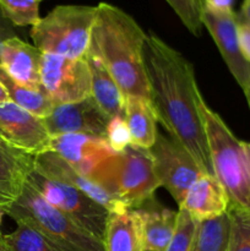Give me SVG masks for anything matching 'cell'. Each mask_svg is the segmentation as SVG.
<instances>
[{
  "label": "cell",
  "mask_w": 250,
  "mask_h": 251,
  "mask_svg": "<svg viewBox=\"0 0 250 251\" xmlns=\"http://www.w3.org/2000/svg\"><path fill=\"white\" fill-rule=\"evenodd\" d=\"M213 176L225 188L230 207L250 212V142L238 139L222 118L199 100Z\"/></svg>",
  "instance_id": "3"
},
{
  "label": "cell",
  "mask_w": 250,
  "mask_h": 251,
  "mask_svg": "<svg viewBox=\"0 0 250 251\" xmlns=\"http://www.w3.org/2000/svg\"><path fill=\"white\" fill-rule=\"evenodd\" d=\"M180 19L184 26L193 34L199 36L202 28L199 0H166Z\"/></svg>",
  "instance_id": "28"
},
{
  "label": "cell",
  "mask_w": 250,
  "mask_h": 251,
  "mask_svg": "<svg viewBox=\"0 0 250 251\" xmlns=\"http://www.w3.org/2000/svg\"><path fill=\"white\" fill-rule=\"evenodd\" d=\"M41 60V50L17 36L2 42L0 68L12 81L24 87L42 91Z\"/></svg>",
  "instance_id": "15"
},
{
  "label": "cell",
  "mask_w": 250,
  "mask_h": 251,
  "mask_svg": "<svg viewBox=\"0 0 250 251\" xmlns=\"http://www.w3.org/2000/svg\"><path fill=\"white\" fill-rule=\"evenodd\" d=\"M33 167L44 176L77 189L78 191L100 203L108 212H115V211L126 208L120 201L113 198L95 179L78 172L54 152L48 151L34 157Z\"/></svg>",
  "instance_id": "13"
},
{
  "label": "cell",
  "mask_w": 250,
  "mask_h": 251,
  "mask_svg": "<svg viewBox=\"0 0 250 251\" xmlns=\"http://www.w3.org/2000/svg\"><path fill=\"white\" fill-rule=\"evenodd\" d=\"M200 1L217 11H234L233 10L234 0H200Z\"/></svg>",
  "instance_id": "31"
},
{
  "label": "cell",
  "mask_w": 250,
  "mask_h": 251,
  "mask_svg": "<svg viewBox=\"0 0 250 251\" xmlns=\"http://www.w3.org/2000/svg\"><path fill=\"white\" fill-rule=\"evenodd\" d=\"M6 100H10L9 93H7V91L5 90L4 85H2V83L0 82V103H1V102H6Z\"/></svg>",
  "instance_id": "34"
},
{
  "label": "cell",
  "mask_w": 250,
  "mask_h": 251,
  "mask_svg": "<svg viewBox=\"0 0 250 251\" xmlns=\"http://www.w3.org/2000/svg\"><path fill=\"white\" fill-rule=\"evenodd\" d=\"M0 137L32 157L48 152L51 139L42 118L11 100L0 103Z\"/></svg>",
  "instance_id": "11"
},
{
  "label": "cell",
  "mask_w": 250,
  "mask_h": 251,
  "mask_svg": "<svg viewBox=\"0 0 250 251\" xmlns=\"http://www.w3.org/2000/svg\"><path fill=\"white\" fill-rule=\"evenodd\" d=\"M144 63L150 100L157 120L168 135L191 154L203 174H212L203 120L199 110L202 97L190 61L157 34L149 33Z\"/></svg>",
  "instance_id": "1"
},
{
  "label": "cell",
  "mask_w": 250,
  "mask_h": 251,
  "mask_svg": "<svg viewBox=\"0 0 250 251\" xmlns=\"http://www.w3.org/2000/svg\"><path fill=\"white\" fill-rule=\"evenodd\" d=\"M229 213L213 220L199 222L193 251H228Z\"/></svg>",
  "instance_id": "23"
},
{
  "label": "cell",
  "mask_w": 250,
  "mask_h": 251,
  "mask_svg": "<svg viewBox=\"0 0 250 251\" xmlns=\"http://www.w3.org/2000/svg\"><path fill=\"white\" fill-rule=\"evenodd\" d=\"M202 26L215 41L225 65L244 95H248L250 85V64L242 55L238 39L239 16L234 11H217L199 0Z\"/></svg>",
  "instance_id": "10"
},
{
  "label": "cell",
  "mask_w": 250,
  "mask_h": 251,
  "mask_svg": "<svg viewBox=\"0 0 250 251\" xmlns=\"http://www.w3.org/2000/svg\"><path fill=\"white\" fill-rule=\"evenodd\" d=\"M96 16L97 5H58L31 28L33 46L44 54L83 58Z\"/></svg>",
  "instance_id": "6"
},
{
  "label": "cell",
  "mask_w": 250,
  "mask_h": 251,
  "mask_svg": "<svg viewBox=\"0 0 250 251\" xmlns=\"http://www.w3.org/2000/svg\"><path fill=\"white\" fill-rule=\"evenodd\" d=\"M0 251H9L6 240H5V235L1 234V233H0Z\"/></svg>",
  "instance_id": "36"
},
{
  "label": "cell",
  "mask_w": 250,
  "mask_h": 251,
  "mask_svg": "<svg viewBox=\"0 0 250 251\" xmlns=\"http://www.w3.org/2000/svg\"><path fill=\"white\" fill-rule=\"evenodd\" d=\"M2 211L16 223L36 229L61 251H104L102 240L51 206L27 181L19 198Z\"/></svg>",
  "instance_id": "4"
},
{
  "label": "cell",
  "mask_w": 250,
  "mask_h": 251,
  "mask_svg": "<svg viewBox=\"0 0 250 251\" xmlns=\"http://www.w3.org/2000/svg\"><path fill=\"white\" fill-rule=\"evenodd\" d=\"M0 29L4 32H7V33L16 34L14 31V26H12V25L10 24L6 19H5L4 15H2L1 9H0Z\"/></svg>",
  "instance_id": "33"
},
{
  "label": "cell",
  "mask_w": 250,
  "mask_h": 251,
  "mask_svg": "<svg viewBox=\"0 0 250 251\" xmlns=\"http://www.w3.org/2000/svg\"><path fill=\"white\" fill-rule=\"evenodd\" d=\"M34 157L14 149L0 137V208L11 205L21 194L33 169Z\"/></svg>",
  "instance_id": "18"
},
{
  "label": "cell",
  "mask_w": 250,
  "mask_h": 251,
  "mask_svg": "<svg viewBox=\"0 0 250 251\" xmlns=\"http://www.w3.org/2000/svg\"><path fill=\"white\" fill-rule=\"evenodd\" d=\"M238 39L242 55L250 64V24L240 21L238 25Z\"/></svg>",
  "instance_id": "30"
},
{
  "label": "cell",
  "mask_w": 250,
  "mask_h": 251,
  "mask_svg": "<svg viewBox=\"0 0 250 251\" xmlns=\"http://www.w3.org/2000/svg\"><path fill=\"white\" fill-rule=\"evenodd\" d=\"M229 205V198L218 179L212 174H202L190 186L179 208L196 222H203L227 213Z\"/></svg>",
  "instance_id": "16"
},
{
  "label": "cell",
  "mask_w": 250,
  "mask_h": 251,
  "mask_svg": "<svg viewBox=\"0 0 250 251\" xmlns=\"http://www.w3.org/2000/svg\"><path fill=\"white\" fill-rule=\"evenodd\" d=\"M105 140L115 153L123 152L129 145H131V137L124 117H115L109 119Z\"/></svg>",
  "instance_id": "29"
},
{
  "label": "cell",
  "mask_w": 250,
  "mask_h": 251,
  "mask_svg": "<svg viewBox=\"0 0 250 251\" xmlns=\"http://www.w3.org/2000/svg\"><path fill=\"white\" fill-rule=\"evenodd\" d=\"M27 183L31 184L51 206L68 215L103 242L109 212L100 203L77 189L44 176L34 167L27 176Z\"/></svg>",
  "instance_id": "7"
},
{
  "label": "cell",
  "mask_w": 250,
  "mask_h": 251,
  "mask_svg": "<svg viewBox=\"0 0 250 251\" xmlns=\"http://www.w3.org/2000/svg\"><path fill=\"white\" fill-rule=\"evenodd\" d=\"M49 151L60 156L86 176H91L102 162L115 154L107 140L86 134L51 136Z\"/></svg>",
  "instance_id": "14"
},
{
  "label": "cell",
  "mask_w": 250,
  "mask_h": 251,
  "mask_svg": "<svg viewBox=\"0 0 250 251\" xmlns=\"http://www.w3.org/2000/svg\"><path fill=\"white\" fill-rule=\"evenodd\" d=\"M92 76L91 97L109 119L124 117L125 96L102 61L87 51L85 55Z\"/></svg>",
  "instance_id": "20"
},
{
  "label": "cell",
  "mask_w": 250,
  "mask_h": 251,
  "mask_svg": "<svg viewBox=\"0 0 250 251\" xmlns=\"http://www.w3.org/2000/svg\"><path fill=\"white\" fill-rule=\"evenodd\" d=\"M249 105H250V104H249Z\"/></svg>",
  "instance_id": "39"
},
{
  "label": "cell",
  "mask_w": 250,
  "mask_h": 251,
  "mask_svg": "<svg viewBox=\"0 0 250 251\" xmlns=\"http://www.w3.org/2000/svg\"><path fill=\"white\" fill-rule=\"evenodd\" d=\"M43 0H0L5 19L14 27H33L41 20L39 5Z\"/></svg>",
  "instance_id": "25"
},
{
  "label": "cell",
  "mask_w": 250,
  "mask_h": 251,
  "mask_svg": "<svg viewBox=\"0 0 250 251\" xmlns=\"http://www.w3.org/2000/svg\"><path fill=\"white\" fill-rule=\"evenodd\" d=\"M16 36V34H11V33H7V32H4L0 29V49H1V46H2V42L5 41V39L7 38H11V37Z\"/></svg>",
  "instance_id": "35"
},
{
  "label": "cell",
  "mask_w": 250,
  "mask_h": 251,
  "mask_svg": "<svg viewBox=\"0 0 250 251\" xmlns=\"http://www.w3.org/2000/svg\"><path fill=\"white\" fill-rule=\"evenodd\" d=\"M150 151L159 184L180 206L190 186L203 172L191 154L169 135L164 136L158 132Z\"/></svg>",
  "instance_id": "9"
},
{
  "label": "cell",
  "mask_w": 250,
  "mask_h": 251,
  "mask_svg": "<svg viewBox=\"0 0 250 251\" xmlns=\"http://www.w3.org/2000/svg\"><path fill=\"white\" fill-rule=\"evenodd\" d=\"M245 98H247L248 100V104H250V85H249V91H248V95L245 96Z\"/></svg>",
  "instance_id": "37"
},
{
  "label": "cell",
  "mask_w": 250,
  "mask_h": 251,
  "mask_svg": "<svg viewBox=\"0 0 250 251\" xmlns=\"http://www.w3.org/2000/svg\"><path fill=\"white\" fill-rule=\"evenodd\" d=\"M198 226L199 222L186 211L179 208L176 229L166 251H193Z\"/></svg>",
  "instance_id": "27"
},
{
  "label": "cell",
  "mask_w": 250,
  "mask_h": 251,
  "mask_svg": "<svg viewBox=\"0 0 250 251\" xmlns=\"http://www.w3.org/2000/svg\"><path fill=\"white\" fill-rule=\"evenodd\" d=\"M42 92L54 105L70 104L91 97L92 76L86 58H65L42 53Z\"/></svg>",
  "instance_id": "8"
},
{
  "label": "cell",
  "mask_w": 250,
  "mask_h": 251,
  "mask_svg": "<svg viewBox=\"0 0 250 251\" xmlns=\"http://www.w3.org/2000/svg\"><path fill=\"white\" fill-rule=\"evenodd\" d=\"M144 220L145 251H166L178 223V211L163 207L156 198L137 208Z\"/></svg>",
  "instance_id": "19"
},
{
  "label": "cell",
  "mask_w": 250,
  "mask_h": 251,
  "mask_svg": "<svg viewBox=\"0 0 250 251\" xmlns=\"http://www.w3.org/2000/svg\"><path fill=\"white\" fill-rule=\"evenodd\" d=\"M9 251H61L33 228L17 223L16 229L5 235Z\"/></svg>",
  "instance_id": "24"
},
{
  "label": "cell",
  "mask_w": 250,
  "mask_h": 251,
  "mask_svg": "<svg viewBox=\"0 0 250 251\" xmlns=\"http://www.w3.org/2000/svg\"><path fill=\"white\" fill-rule=\"evenodd\" d=\"M50 136L63 134H86L105 139L109 118L102 112L92 97L70 104L54 105L43 118Z\"/></svg>",
  "instance_id": "12"
},
{
  "label": "cell",
  "mask_w": 250,
  "mask_h": 251,
  "mask_svg": "<svg viewBox=\"0 0 250 251\" xmlns=\"http://www.w3.org/2000/svg\"><path fill=\"white\" fill-rule=\"evenodd\" d=\"M0 82L4 85L5 90L9 93L10 100L26 109L27 112L43 119V118L48 117L53 110L54 104L42 91L31 90V88L19 85L12 81L2 71L1 68H0Z\"/></svg>",
  "instance_id": "22"
},
{
  "label": "cell",
  "mask_w": 250,
  "mask_h": 251,
  "mask_svg": "<svg viewBox=\"0 0 250 251\" xmlns=\"http://www.w3.org/2000/svg\"><path fill=\"white\" fill-rule=\"evenodd\" d=\"M146 38L147 33L129 14L109 2L97 5L87 51L102 61L125 97L150 100L144 63Z\"/></svg>",
  "instance_id": "2"
},
{
  "label": "cell",
  "mask_w": 250,
  "mask_h": 251,
  "mask_svg": "<svg viewBox=\"0 0 250 251\" xmlns=\"http://www.w3.org/2000/svg\"><path fill=\"white\" fill-rule=\"evenodd\" d=\"M124 119L129 129L131 144L151 150L158 136L157 117L151 100L136 96H126Z\"/></svg>",
  "instance_id": "21"
},
{
  "label": "cell",
  "mask_w": 250,
  "mask_h": 251,
  "mask_svg": "<svg viewBox=\"0 0 250 251\" xmlns=\"http://www.w3.org/2000/svg\"><path fill=\"white\" fill-rule=\"evenodd\" d=\"M5 213H4V211L1 210V208H0V225H1V221H2V216H4ZM1 233V232H0Z\"/></svg>",
  "instance_id": "38"
},
{
  "label": "cell",
  "mask_w": 250,
  "mask_h": 251,
  "mask_svg": "<svg viewBox=\"0 0 250 251\" xmlns=\"http://www.w3.org/2000/svg\"><path fill=\"white\" fill-rule=\"evenodd\" d=\"M240 21H244L250 24V0H243L240 12L238 14Z\"/></svg>",
  "instance_id": "32"
},
{
  "label": "cell",
  "mask_w": 250,
  "mask_h": 251,
  "mask_svg": "<svg viewBox=\"0 0 250 251\" xmlns=\"http://www.w3.org/2000/svg\"><path fill=\"white\" fill-rule=\"evenodd\" d=\"M104 251H145L144 220L139 210L109 212L105 226Z\"/></svg>",
  "instance_id": "17"
},
{
  "label": "cell",
  "mask_w": 250,
  "mask_h": 251,
  "mask_svg": "<svg viewBox=\"0 0 250 251\" xmlns=\"http://www.w3.org/2000/svg\"><path fill=\"white\" fill-rule=\"evenodd\" d=\"M90 176L125 207L132 210L154 199V193L161 186L154 173L151 151L132 144L102 162Z\"/></svg>",
  "instance_id": "5"
},
{
  "label": "cell",
  "mask_w": 250,
  "mask_h": 251,
  "mask_svg": "<svg viewBox=\"0 0 250 251\" xmlns=\"http://www.w3.org/2000/svg\"><path fill=\"white\" fill-rule=\"evenodd\" d=\"M228 251H250V212L230 207Z\"/></svg>",
  "instance_id": "26"
}]
</instances>
